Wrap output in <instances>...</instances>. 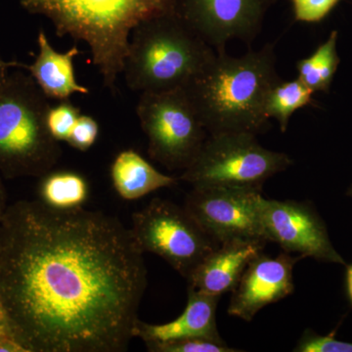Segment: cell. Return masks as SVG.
<instances>
[{
	"label": "cell",
	"mask_w": 352,
	"mask_h": 352,
	"mask_svg": "<svg viewBox=\"0 0 352 352\" xmlns=\"http://www.w3.org/2000/svg\"><path fill=\"white\" fill-rule=\"evenodd\" d=\"M11 219L0 302L25 351L124 352L148 286L144 252L118 217L36 203Z\"/></svg>",
	"instance_id": "cell-1"
},
{
	"label": "cell",
	"mask_w": 352,
	"mask_h": 352,
	"mask_svg": "<svg viewBox=\"0 0 352 352\" xmlns=\"http://www.w3.org/2000/svg\"><path fill=\"white\" fill-rule=\"evenodd\" d=\"M280 80L273 44L240 57L217 53L183 89L208 134L267 131L264 101Z\"/></svg>",
	"instance_id": "cell-2"
},
{
	"label": "cell",
	"mask_w": 352,
	"mask_h": 352,
	"mask_svg": "<svg viewBox=\"0 0 352 352\" xmlns=\"http://www.w3.org/2000/svg\"><path fill=\"white\" fill-rule=\"evenodd\" d=\"M20 4L27 12L48 18L58 36L85 41L104 85L113 89L134 28L173 12L175 0H21Z\"/></svg>",
	"instance_id": "cell-3"
},
{
	"label": "cell",
	"mask_w": 352,
	"mask_h": 352,
	"mask_svg": "<svg viewBox=\"0 0 352 352\" xmlns=\"http://www.w3.org/2000/svg\"><path fill=\"white\" fill-rule=\"evenodd\" d=\"M131 36L122 74L141 94L184 88L217 55L175 11L143 21Z\"/></svg>",
	"instance_id": "cell-4"
},
{
	"label": "cell",
	"mask_w": 352,
	"mask_h": 352,
	"mask_svg": "<svg viewBox=\"0 0 352 352\" xmlns=\"http://www.w3.org/2000/svg\"><path fill=\"white\" fill-rule=\"evenodd\" d=\"M47 97L31 75L13 73L0 89V168L11 173L43 176L62 156L48 131Z\"/></svg>",
	"instance_id": "cell-5"
},
{
	"label": "cell",
	"mask_w": 352,
	"mask_h": 352,
	"mask_svg": "<svg viewBox=\"0 0 352 352\" xmlns=\"http://www.w3.org/2000/svg\"><path fill=\"white\" fill-rule=\"evenodd\" d=\"M293 160L263 147L256 134H208L203 147L178 178L193 187L261 190L270 177L286 170Z\"/></svg>",
	"instance_id": "cell-6"
},
{
	"label": "cell",
	"mask_w": 352,
	"mask_h": 352,
	"mask_svg": "<svg viewBox=\"0 0 352 352\" xmlns=\"http://www.w3.org/2000/svg\"><path fill=\"white\" fill-rule=\"evenodd\" d=\"M153 160L168 170L188 168L208 133L183 88L142 92L136 108Z\"/></svg>",
	"instance_id": "cell-7"
},
{
	"label": "cell",
	"mask_w": 352,
	"mask_h": 352,
	"mask_svg": "<svg viewBox=\"0 0 352 352\" xmlns=\"http://www.w3.org/2000/svg\"><path fill=\"white\" fill-rule=\"evenodd\" d=\"M131 232L142 252L164 258L185 279L217 247L186 208L153 199L131 217Z\"/></svg>",
	"instance_id": "cell-8"
},
{
	"label": "cell",
	"mask_w": 352,
	"mask_h": 352,
	"mask_svg": "<svg viewBox=\"0 0 352 352\" xmlns=\"http://www.w3.org/2000/svg\"><path fill=\"white\" fill-rule=\"evenodd\" d=\"M261 190L193 187L184 208L217 245L229 241L270 243L261 219Z\"/></svg>",
	"instance_id": "cell-9"
},
{
	"label": "cell",
	"mask_w": 352,
	"mask_h": 352,
	"mask_svg": "<svg viewBox=\"0 0 352 352\" xmlns=\"http://www.w3.org/2000/svg\"><path fill=\"white\" fill-rule=\"evenodd\" d=\"M276 0H175V12L217 53L239 39L248 45L261 32L268 9Z\"/></svg>",
	"instance_id": "cell-10"
},
{
	"label": "cell",
	"mask_w": 352,
	"mask_h": 352,
	"mask_svg": "<svg viewBox=\"0 0 352 352\" xmlns=\"http://www.w3.org/2000/svg\"><path fill=\"white\" fill-rule=\"evenodd\" d=\"M261 219L268 241L283 252L346 265L331 242L325 222L309 203L263 198Z\"/></svg>",
	"instance_id": "cell-11"
},
{
	"label": "cell",
	"mask_w": 352,
	"mask_h": 352,
	"mask_svg": "<svg viewBox=\"0 0 352 352\" xmlns=\"http://www.w3.org/2000/svg\"><path fill=\"white\" fill-rule=\"evenodd\" d=\"M302 258L286 252L276 258L261 252L249 263L231 293L228 314L251 322L263 307L292 295L295 289L294 266Z\"/></svg>",
	"instance_id": "cell-12"
},
{
	"label": "cell",
	"mask_w": 352,
	"mask_h": 352,
	"mask_svg": "<svg viewBox=\"0 0 352 352\" xmlns=\"http://www.w3.org/2000/svg\"><path fill=\"white\" fill-rule=\"evenodd\" d=\"M267 243L235 240L219 244L204 258L188 279V289L221 296L232 293L252 259Z\"/></svg>",
	"instance_id": "cell-13"
},
{
	"label": "cell",
	"mask_w": 352,
	"mask_h": 352,
	"mask_svg": "<svg viewBox=\"0 0 352 352\" xmlns=\"http://www.w3.org/2000/svg\"><path fill=\"white\" fill-rule=\"evenodd\" d=\"M220 296L208 295L188 289L187 305L182 314L164 324H148L138 319L134 338H139L146 346L187 339H208L224 342L217 330V305Z\"/></svg>",
	"instance_id": "cell-14"
},
{
	"label": "cell",
	"mask_w": 352,
	"mask_h": 352,
	"mask_svg": "<svg viewBox=\"0 0 352 352\" xmlns=\"http://www.w3.org/2000/svg\"><path fill=\"white\" fill-rule=\"evenodd\" d=\"M39 52L34 63L18 64L30 72V75L47 98L67 100L75 94H87L89 89L76 80L74 59L80 54L78 46L74 45L67 52H57L51 45L45 32H39Z\"/></svg>",
	"instance_id": "cell-15"
},
{
	"label": "cell",
	"mask_w": 352,
	"mask_h": 352,
	"mask_svg": "<svg viewBox=\"0 0 352 352\" xmlns=\"http://www.w3.org/2000/svg\"><path fill=\"white\" fill-rule=\"evenodd\" d=\"M113 188L120 198L134 201L157 189L175 186L178 179L164 175L134 150L118 154L111 166Z\"/></svg>",
	"instance_id": "cell-16"
},
{
	"label": "cell",
	"mask_w": 352,
	"mask_h": 352,
	"mask_svg": "<svg viewBox=\"0 0 352 352\" xmlns=\"http://www.w3.org/2000/svg\"><path fill=\"white\" fill-rule=\"evenodd\" d=\"M337 31L331 32L325 43H322L314 54L296 63L298 80L314 92H328L333 76L339 68Z\"/></svg>",
	"instance_id": "cell-17"
},
{
	"label": "cell",
	"mask_w": 352,
	"mask_h": 352,
	"mask_svg": "<svg viewBox=\"0 0 352 352\" xmlns=\"http://www.w3.org/2000/svg\"><path fill=\"white\" fill-rule=\"evenodd\" d=\"M41 197L43 203L58 210L82 207L88 198V183L82 175L73 171H53L43 175Z\"/></svg>",
	"instance_id": "cell-18"
},
{
	"label": "cell",
	"mask_w": 352,
	"mask_h": 352,
	"mask_svg": "<svg viewBox=\"0 0 352 352\" xmlns=\"http://www.w3.org/2000/svg\"><path fill=\"white\" fill-rule=\"evenodd\" d=\"M314 92L298 78L285 82L280 78L271 87L264 101V113L275 119L280 131L286 132L292 116L298 109L309 105Z\"/></svg>",
	"instance_id": "cell-19"
},
{
	"label": "cell",
	"mask_w": 352,
	"mask_h": 352,
	"mask_svg": "<svg viewBox=\"0 0 352 352\" xmlns=\"http://www.w3.org/2000/svg\"><path fill=\"white\" fill-rule=\"evenodd\" d=\"M80 115V109L72 103L69 99L62 100L55 107L50 106L46 115V124L52 138L58 142H67Z\"/></svg>",
	"instance_id": "cell-20"
},
{
	"label": "cell",
	"mask_w": 352,
	"mask_h": 352,
	"mask_svg": "<svg viewBox=\"0 0 352 352\" xmlns=\"http://www.w3.org/2000/svg\"><path fill=\"white\" fill-rule=\"evenodd\" d=\"M152 352H237L242 351L227 346L226 342L208 339H187L153 344L147 346Z\"/></svg>",
	"instance_id": "cell-21"
},
{
	"label": "cell",
	"mask_w": 352,
	"mask_h": 352,
	"mask_svg": "<svg viewBox=\"0 0 352 352\" xmlns=\"http://www.w3.org/2000/svg\"><path fill=\"white\" fill-rule=\"evenodd\" d=\"M294 351L296 352H352V342H342L333 335L321 336L314 331H305Z\"/></svg>",
	"instance_id": "cell-22"
},
{
	"label": "cell",
	"mask_w": 352,
	"mask_h": 352,
	"mask_svg": "<svg viewBox=\"0 0 352 352\" xmlns=\"http://www.w3.org/2000/svg\"><path fill=\"white\" fill-rule=\"evenodd\" d=\"M99 135V124L89 116L80 115L76 120L67 143L78 151L89 150L96 142Z\"/></svg>",
	"instance_id": "cell-23"
},
{
	"label": "cell",
	"mask_w": 352,
	"mask_h": 352,
	"mask_svg": "<svg viewBox=\"0 0 352 352\" xmlns=\"http://www.w3.org/2000/svg\"><path fill=\"white\" fill-rule=\"evenodd\" d=\"M296 21L320 22L337 6L340 0H292Z\"/></svg>",
	"instance_id": "cell-24"
},
{
	"label": "cell",
	"mask_w": 352,
	"mask_h": 352,
	"mask_svg": "<svg viewBox=\"0 0 352 352\" xmlns=\"http://www.w3.org/2000/svg\"><path fill=\"white\" fill-rule=\"evenodd\" d=\"M16 66H18V63H16V62H7L0 55V89L3 87L7 78L10 75L9 69H10L11 67Z\"/></svg>",
	"instance_id": "cell-25"
},
{
	"label": "cell",
	"mask_w": 352,
	"mask_h": 352,
	"mask_svg": "<svg viewBox=\"0 0 352 352\" xmlns=\"http://www.w3.org/2000/svg\"><path fill=\"white\" fill-rule=\"evenodd\" d=\"M0 333H10V335H12L10 327H9L8 318H7L6 312L1 302H0Z\"/></svg>",
	"instance_id": "cell-26"
},
{
	"label": "cell",
	"mask_w": 352,
	"mask_h": 352,
	"mask_svg": "<svg viewBox=\"0 0 352 352\" xmlns=\"http://www.w3.org/2000/svg\"><path fill=\"white\" fill-rule=\"evenodd\" d=\"M346 291L349 302L352 305V264L346 265Z\"/></svg>",
	"instance_id": "cell-27"
},
{
	"label": "cell",
	"mask_w": 352,
	"mask_h": 352,
	"mask_svg": "<svg viewBox=\"0 0 352 352\" xmlns=\"http://www.w3.org/2000/svg\"><path fill=\"white\" fill-rule=\"evenodd\" d=\"M346 195H347V196H349V197H352V185H351V188H349V190H347Z\"/></svg>",
	"instance_id": "cell-28"
}]
</instances>
